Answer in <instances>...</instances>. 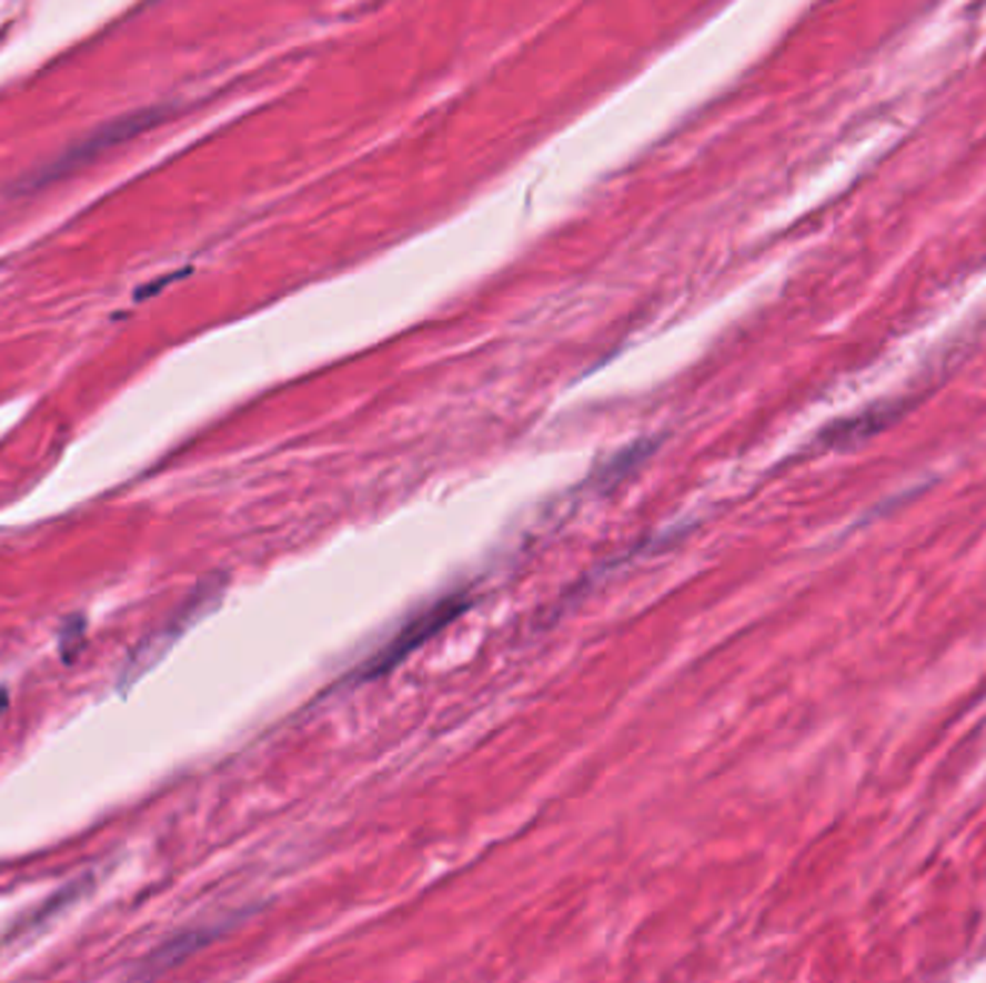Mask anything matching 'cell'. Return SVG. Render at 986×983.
Returning a JSON list of instances; mask_svg holds the SVG:
<instances>
[{
	"label": "cell",
	"mask_w": 986,
	"mask_h": 983,
	"mask_svg": "<svg viewBox=\"0 0 986 983\" xmlns=\"http://www.w3.org/2000/svg\"><path fill=\"white\" fill-rule=\"evenodd\" d=\"M465 609H467V598H447V600H442V603H436L433 609H427L422 618H415L413 623H408V626L401 629L393 641L381 649L379 655L370 658V663H366V670L361 672V678L366 681V678H375V675H384V672H390L395 663H401L404 658L410 655V652H413V649H419L422 643H427L433 634L442 632V629L447 626L451 620H456L459 614L465 612Z\"/></svg>",
	"instance_id": "6da1fadb"
},
{
	"label": "cell",
	"mask_w": 986,
	"mask_h": 983,
	"mask_svg": "<svg viewBox=\"0 0 986 983\" xmlns=\"http://www.w3.org/2000/svg\"><path fill=\"white\" fill-rule=\"evenodd\" d=\"M211 934H214V932L179 934V937H173V941L164 943L162 949H157V952H153L151 957H144L142 966H139V970L133 972V975H137V977H157V975H162V972H168V970H171V966H177V963L182 961V957L191 955V952H197V949H200L202 943L211 941Z\"/></svg>",
	"instance_id": "7a4b0ae2"
},
{
	"label": "cell",
	"mask_w": 986,
	"mask_h": 983,
	"mask_svg": "<svg viewBox=\"0 0 986 983\" xmlns=\"http://www.w3.org/2000/svg\"><path fill=\"white\" fill-rule=\"evenodd\" d=\"M888 421H892V415L883 413L879 407H874V410H868V413L854 415V419L834 424V428L825 433V442H831L834 448H848V444H857L859 439H865V435H872V433H877V430H883Z\"/></svg>",
	"instance_id": "3957f363"
}]
</instances>
